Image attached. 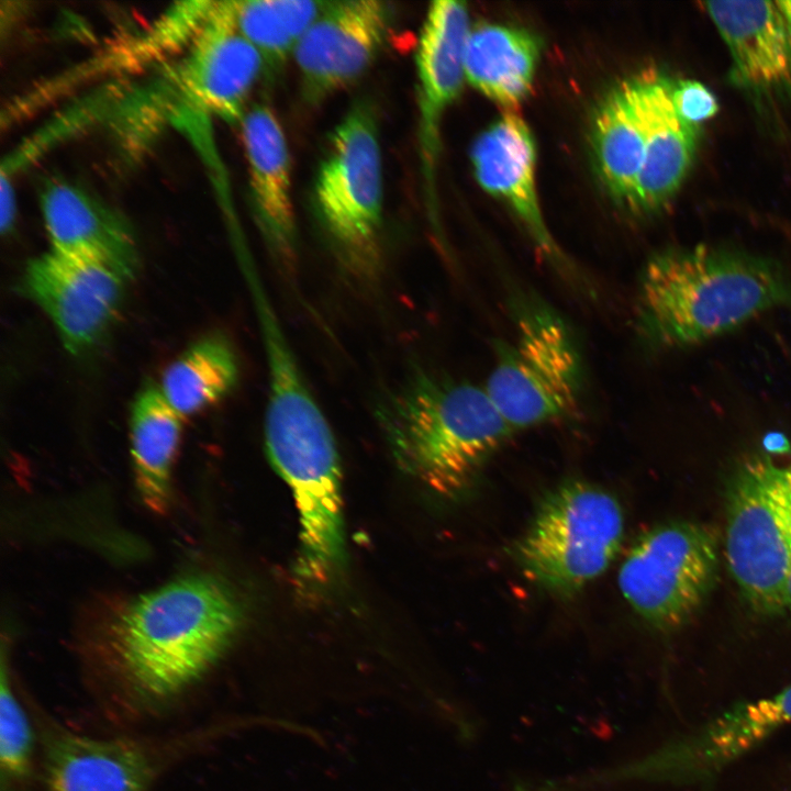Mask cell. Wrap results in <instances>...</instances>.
<instances>
[{
  "label": "cell",
  "mask_w": 791,
  "mask_h": 791,
  "mask_svg": "<svg viewBox=\"0 0 791 791\" xmlns=\"http://www.w3.org/2000/svg\"><path fill=\"white\" fill-rule=\"evenodd\" d=\"M470 31L465 2L438 0L427 9L415 55L417 77L419 149L426 198L435 204V176L441 149V124L461 91L465 46Z\"/></svg>",
  "instance_id": "obj_14"
},
{
  "label": "cell",
  "mask_w": 791,
  "mask_h": 791,
  "mask_svg": "<svg viewBox=\"0 0 791 791\" xmlns=\"http://www.w3.org/2000/svg\"><path fill=\"white\" fill-rule=\"evenodd\" d=\"M238 360L232 345L220 335L189 346L164 371L159 389L182 416H191L219 402L235 387Z\"/></svg>",
  "instance_id": "obj_24"
},
{
  "label": "cell",
  "mask_w": 791,
  "mask_h": 791,
  "mask_svg": "<svg viewBox=\"0 0 791 791\" xmlns=\"http://www.w3.org/2000/svg\"><path fill=\"white\" fill-rule=\"evenodd\" d=\"M791 308V280L771 258L695 245L649 257L637 281L635 327L651 350L703 344L777 308Z\"/></svg>",
  "instance_id": "obj_2"
},
{
  "label": "cell",
  "mask_w": 791,
  "mask_h": 791,
  "mask_svg": "<svg viewBox=\"0 0 791 791\" xmlns=\"http://www.w3.org/2000/svg\"><path fill=\"white\" fill-rule=\"evenodd\" d=\"M470 157L480 186L511 208L546 260L562 277L584 285L545 224L535 181V143L524 120L504 113L477 137Z\"/></svg>",
  "instance_id": "obj_15"
},
{
  "label": "cell",
  "mask_w": 791,
  "mask_h": 791,
  "mask_svg": "<svg viewBox=\"0 0 791 791\" xmlns=\"http://www.w3.org/2000/svg\"><path fill=\"white\" fill-rule=\"evenodd\" d=\"M510 307L513 335L494 343L483 387L516 432L575 413L586 369L578 338L556 309L522 289L510 294Z\"/></svg>",
  "instance_id": "obj_5"
},
{
  "label": "cell",
  "mask_w": 791,
  "mask_h": 791,
  "mask_svg": "<svg viewBox=\"0 0 791 791\" xmlns=\"http://www.w3.org/2000/svg\"><path fill=\"white\" fill-rule=\"evenodd\" d=\"M731 56V80L760 100L791 102V20L780 1H709Z\"/></svg>",
  "instance_id": "obj_16"
},
{
  "label": "cell",
  "mask_w": 791,
  "mask_h": 791,
  "mask_svg": "<svg viewBox=\"0 0 791 791\" xmlns=\"http://www.w3.org/2000/svg\"><path fill=\"white\" fill-rule=\"evenodd\" d=\"M789 468L791 472V458L789 460ZM786 611L791 613V570L786 589Z\"/></svg>",
  "instance_id": "obj_28"
},
{
  "label": "cell",
  "mask_w": 791,
  "mask_h": 791,
  "mask_svg": "<svg viewBox=\"0 0 791 791\" xmlns=\"http://www.w3.org/2000/svg\"><path fill=\"white\" fill-rule=\"evenodd\" d=\"M382 164L372 105L359 100L335 126L313 186L319 224L343 264L371 277L381 257Z\"/></svg>",
  "instance_id": "obj_7"
},
{
  "label": "cell",
  "mask_w": 791,
  "mask_h": 791,
  "mask_svg": "<svg viewBox=\"0 0 791 791\" xmlns=\"http://www.w3.org/2000/svg\"><path fill=\"white\" fill-rule=\"evenodd\" d=\"M40 208L51 250L116 268L133 279L138 249L123 216L81 187L53 179L40 191Z\"/></svg>",
  "instance_id": "obj_18"
},
{
  "label": "cell",
  "mask_w": 791,
  "mask_h": 791,
  "mask_svg": "<svg viewBox=\"0 0 791 791\" xmlns=\"http://www.w3.org/2000/svg\"><path fill=\"white\" fill-rule=\"evenodd\" d=\"M265 446L292 492L300 522L299 571L323 580L345 559L341 466L330 424L299 366L268 374Z\"/></svg>",
  "instance_id": "obj_4"
},
{
  "label": "cell",
  "mask_w": 791,
  "mask_h": 791,
  "mask_svg": "<svg viewBox=\"0 0 791 791\" xmlns=\"http://www.w3.org/2000/svg\"><path fill=\"white\" fill-rule=\"evenodd\" d=\"M238 32L258 51L274 76L321 12L324 2L307 0L229 1Z\"/></svg>",
  "instance_id": "obj_25"
},
{
  "label": "cell",
  "mask_w": 791,
  "mask_h": 791,
  "mask_svg": "<svg viewBox=\"0 0 791 791\" xmlns=\"http://www.w3.org/2000/svg\"><path fill=\"white\" fill-rule=\"evenodd\" d=\"M154 773L148 753L132 739L57 731L46 743V791H148Z\"/></svg>",
  "instance_id": "obj_20"
},
{
  "label": "cell",
  "mask_w": 791,
  "mask_h": 791,
  "mask_svg": "<svg viewBox=\"0 0 791 791\" xmlns=\"http://www.w3.org/2000/svg\"><path fill=\"white\" fill-rule=\"evenodd\" d=\"M539 56V43L530 32L492 23L470 27L465 46L468 82L509 109L528 94Z\"/></svg>",
  "instance_id": "obj_21"
},
{
  "label": "cell",
  "mask_w": 791,
  "mask_h": 791,
  "mask_svg": "<svg viewBox=\"0 0 791 791\" xmlns=\"http://www.w3.org/2000/svg\"><path fill=\"white\" fill-rule=\"evenodd\" d=\"M258 51L236 29L229 1L211 8L171 73L183 109L241 123L246 100L261 71Z\"/></svg>",
  "instance_id": "obj_11"
},
{
  "label": "cell",
  "mask_w": 791,
  "mask_h": 791,
  "mask_svg": "<svg viewBox=\"0 0 791 791\" xmlns=\"http://www.w3.org/2000/svg\"><path fill=\"white\" fill-rule=\"evenodd\" d=\"M725 558L754 611H786L791 570V472L764 452L744 459L726 493Z\"/></svg>",
  "instance_id": "obj_8"
},
{
  "label": "cell",
  "mask_w": 791,
  "mask_h": 791,
  "mask_svg": "<svg viewBox=\"0 0 791 791\" xmlns=\"http://www.w3.org/2000/svg\"><path fill=\"white\" fill-rule=\"evenodd\" d=\"M182 419L154 385L143 388L132 404L130 443L136 488L156 513H164L169 505Z\"/></svg>",
  "instance_id": "obj_22"
},
{
  "label": "cell",
  "mask_w": 791,
  "mask_h": 791,
  "mask_svg": "<svg viewBox=\"0 0 791 791\" xmlns=\"http://www.w3.org/2000/svg\"><path fill=\"white\" fill-rule=\"evenodd\" d=\"M239 125L257 224L272 255L289 266L297 235L291 160L282 126L263 103L246 111Z\"/></svg>",
  "instance_id": "obj_19"
},
{
  "label": "cell",
  "mask_w": 791,
  "mask_h": 791,
  "mask_svg": "<svg viewBox=\"0 0 791 791\" xmlns=\"http://www.w3.org/2000/svg\"><path fill=\"white\" fill-rule=\"evenodd\" d=\"M239 600L209 575H188L125 605L111 626L109 659L133 703L155 706L197 683L243 624Z\"/></svg>",
  "instance_id": "obj_1"
},
{
  "label": "cell",
  "mask_w": 791,
  "mask_h": 791,
  "mask_svg": "<svg viewBox=\"0 0 791 791\" xmlns=\"http://www.w3.org/2000/svg\"><path fill=\"white\" fill-rule=\"evenodd\" d=\"M718 576V541L701 523L675 521L640 535L617 573L630 606L651 627L671 632L700 610Z\"/></svg>",
  "instance_id": "obj_10"
},
{
  "label": "cell",
  "mask_w": 791,
  "mask_h": 791,
  "mask_svg": "<svg viewBox=\"0 0 791 791\" xmlns=\"http://www.w3.org/2000/svg\"><path fill=\"white\" fill-rule=\"evenodd\" d=\"M672 102L679 116L692 125L712 118L718 111V103L712 91L691 79L673 82Z\"/></svg>",
  "instance_id": "obj_27"
},
{
  "label": "cell",
  "mask_w": 791,
  "mask_h": 791,
  "mask_svg": "<svg viewBox=\"0 0 791 791\" xmlns=\"http://www.w3.org/2000/svg\"><path fill=\"white\" fill-rule=\"evenodd\" d=\"M33 736L29 720L14 695L5 658L1 660L0 682V767L2 783L24 782L32 767Z\"/></svg>",
  "instance_id": "obj_26"
},
{
  "label": "cell",
  "mask_w": 791,
  "mask_h": 791,
  "mask_svg": "<svg viewBox=\"0 0 791 791\" xmlns=\"http://www.w3.org/2000/svg\"><path fill=\"white\" fill-rule=\"evenodd\" d=\"M592 143L608 190L628 203L643 167L645 142L627 81L610 91L598 107Z\"/></svg>",
  "instance_id": "obj_23"
},
{
  "label": "cell",
  "mask_w": 791,
  "mask_h": 791,
  "mask_svg": "<svg viewBox=\"0 0 791 791\" xmlns=\"http://www.w3.org/2000/svg\"><path fill=\"white\" fill-rule=\"evenodd\" d=\"M624 530L623 509L612 493L569 480L546 494L511 553L527 580L569 598L609 568Z\"/></svg>",
  "instance_id": "obj_6"
},
{
  "label": "cell",
  "mask_w": 791,
  "mask_h": 791,
  "mask_svg": "<svg viewBox=\"0 0 791 791\" xmlns=\"http://www.w3.org/2000/svg\"><path fill=\"white\" fill-rule=\"evenodd\" d=\"M645 142V156L628 204L650 213L664 207L681 186L693 159L698 127L682 120L672 102V85L658 74L627 81Z\"/></svg>",
  "instance_id": "obj_17"
},
{
  "label": "cell",
  "mask_w": 791,
  "mask_h": 791,
  "mask_svg": "<svg viewBox=\"0 0 791 791\" xmlns=\"http://www.w3.org/2000/svg\"><path fill=\"white\" fill-rule=\"evenodd\" d=\"M790 723L791 684L773 695L739 702L638 758L554 779L550 790L593 791L628 783L706 784Z\"/></svg>",
  "instance_id": "obj_9"
},
{
  "label": "cell",
  "mask_w": 791,
  "mask_h": 791,
  "mask_svg": "<svg viewBox=\"0 0 791 791\" xmlns=\"http://www.w3.org/2000/svg\"><path fill=\"white\" fill-rule=\"evenodd\" d=\"M391 18L383 1L324 2L293 53L304 98L321 102L359 79L383 47Z\"/></svg>",
  "instance_id": "obj_13"
},
{
  "label": "cell",
  "mask_w": 791,
  "mask_h": 791,
  "mask_svg": "<svg viewBox=\"0 0 791 791\" xmlns=\"http://www.w3.org/2000/svg\"><path fill=\"white\" fill-rule=\"evenodd\" d=\"M132 279L107 264L48 250L26 265L23 290L51 319L73 354L108 332Z\"/></svg>",
  "instance_id": "obj_12"
},
{
  "label": "cell",
  "mask_w": 791,
  "mask_h": 791,
  "mask_svg": "<svg viewBox=\"0 0 791 791\" xmlns=\"http://www.w3.org/2000/svg\"><path fill=\"white\" fill-rule=\"evenodd\" d=\"M379 419L398 464L444 498L464 493L514 433L483 386L427 372L391 396Z\"/></svg>",
  "instance_id": "obj_3"
}]
</instances>
